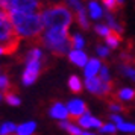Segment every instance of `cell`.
<instances>
[{"label":"cell","mask_w":135,"mask_h":135,"mask_svg":"<svg viewBox=\"0 0 135 135\" xmlns=\"http://www.w3.org/2000/svg\"><path fill=\"white\" fill-rule=\"evenodd\" d=\"M85 85H86V88H88V91H91L93 94L102 96V80H100V78H90V79H85Z\"/></svg>","instance_id":"9"},{"label":"cell","mask_w":135,"mask_h":135,"mask_svg":"<svg viewBox=\"0 0 135 135\" xmlns=\"http://www.w3.org/2000/svg\"><path fill=\"white\" fill-rule=\"evenodd\" d=\"M102 134H115V126H112V124H103L102 129H99Z\"/></svg>","instance_id":"27"},{"label":"cell","mask_w":135,"mask_h":135,"mask_svg":"<svg viewBox=\"0 0 135 135\" xmlns=\"http://www.w3.org/2000/svg\"><path fill=\"white\" fill-rule=\"evenodd\" d=\"M65 2H67L71 8H73L76 12H78L79 9H82V8H84V6H82V3H80V0H65Z\"/></svg>","instance_id":"28"},{"label":"cell","mask_w":135,"mask_h":135,"mask_svg":"<svg viewBox=\"0 0 135 135\" xmlns=\"http://www.w3.org/2000/svg\"><path fill=\"white\" fill-rule=\"evenodd\" d=\"M68 59L76 64V65H79V67H84L88 64V58L84 52H80V50H71L70 53H68Z\"/></svg>","instance_id":"7"},{"label":"cell","mask_w":135,"mask_h":135,"mask_svg":"<svg viewBox=\"0 0 135 135\" xmlns=\"http://www.w3.org/2000/svg\"><path fill=\"white\" fill-rule=\"evenodd\" d=\"M32 43L41 44L56 56H64L70 52L71 46V37L68 35V27H53L47 29L40 38H37Z\"/></svg>","instance_id":"2"},{"label":"cell","mask_w":135,"mask_h":135,"mask_svg":"<svg viewBox=\"0 0 135 135\" xmlns=\"http://www.w3.org/2000/svg\"><path fill=\"white\" fill-rule=\"evenodd\" d=\"M43 25L47 29L53 27H68L73 21V15L64 5H53L41 12Z\"/></svg>","instance_id":"3"},{"label":"cell","mask_w":135,"mask_h":135,"mask_svg":"<svg viewBox=\"0 0 135 135\" xmlns=\"http://www.w3.org/2000/svg\"><path fill=\"white\" fill-rule=\"evenodd\" d=\"M100 68V61L96 59V58H91L88 64L85 65V79H90V78H96V73Z\"/></svg>","instance_id":"10"},{"label":"cell","mask_w":135,"mask_h":135,"mask_svg":"<svg viewBox=\"0 0 135 135\" xmlns=\"http://www.w3.org/2000/svg\"><path fill=\"white\" fill-rule=\"evenodd\" d=\"M76 20H78V25L82 27V29H88V18H86V12H85V8L79 9L76 12Z\"/></svg>","instance_id":"18"},{"label":"cell","mask_w":135,"mask_h":135,"mask_svg":"<svg viewBox=\"0 0 135 135\" xmlns=\"http://www.w3.org/2000/svg\"><path fill=\"white\" fill-rule=\"evenodd\" d=\"M105 41H106V44H108L109 47L115 49V47H118V44L123 41L122 33H120V32H117V31H111L109 33H108V37L105 38Z\"/></svg>","instance_id":"12"},{"label":"cell","mask_w":135,"mask_h":135,"mask_svg":"<svg viewBox=\"0 0 135 135\" xmlns=\"http://www.w3.org/2000/svg\"><path fill=\"white\" fill-rule=\"evenodd\" d=\"M117 128L120 129L122 132H135V124H132V123H122Z\"/></svg>","instance_id":"23"},{"label":"cell","mask_w":135,"mask_h":135,"mask_svg":"<svg viewBox=\"0 0 135 135\" xmlns=\"http://www.w3.org/2000/svg\"><path fill=\"white\" fill-rule=\"evenodd\" d=\"M68 86H70V90H71L73 93H80L82 91V84H80L79 78L74 76V74L70 76V79H68Z\"/></svg>","instance_id":"19"},{"label":"cell","mask_w":135,"mask_h":135,"mask_svg":"<svg viewBox=\"0 0 135 135\" xmlns=\"http://www.w3.org/2000/svg\"><path fill=\"white\" fill-rule=\"evenodd\" d=\"M17 126L14 124V123H11V122H8V123H5L2 128H0V135H9V134H14V132H17Z\"/></svg>","instance_id":"21"},{"label":"cell","mask_w":135,"mask_h":135,"mask_svg":"<svg viewBox=\"0 0 135 135\" xmlns=\"http://www.w3.org/2000/svg\"><path fill=\"white\" fill-rule=\"evenodd\" d=\"M67 109L70 111V120L71 122H79L80 117L88 115V106L85 105L84 100H78V99H73L70 100L67 105Z\"/></svg>","instance_id":"5"},{"label":"cell","mask_w":135,"mask_h":135,"mask_svg":"<svg viewBox=\"0 0 135 135\" xmlns=\"http://www.w3.org/2000/svg\"><path fill=\"white\" fill-rule=\"evenodd\" d=\"M84 38L80 37L79 33H76V35H73L71 37V46L74 47V50H79V49H82L84 47Z\"/></svg>","instance_id":"22"},{"label":"cell","mask_w":135,"mask_h":135,"mask_svg":"<svg viewBox=\"0 0 135 135\" xmlns=\"http://www.w3.org/2000/svg\"><path fill=\"white\" fill-rule=\"evenodd\" d=\"M11 9L25 14H35L33 11H43L44 3L40 0H11Z\"/></svg>","instance_id":"4"},{"label":"cell","mask_w":135,"mask_h":135,"mask_svg":"<svg viewBox=\"0 0 135 135\" xmlns=\"http://www.w3.org/2000/svg\"><path fill=\"white\" fill-rule=\"evenodd\" d=\"M111 120H112V122H115L117 126H118V124H122V123H124V122L122 120V117H120V115H115V114H114V115H111Z\"/></svg>","instance_id":"31"},{"label":"cell","mask_w":135,"mask_h":135,"mask_svg":"<svg viewBox=\"0 0 135 135\" xmlns=\"http://www.w3.org/2000/svg\"><path fill=\"white\" fill-rule=\"evenodd\" d=\"M94 29H96V32H97L99 35H102V37H105V38L108 37V33L111 32L109 27H106V26H103V25H97Z\"/></svg>","instance_id":"25"},{"label":"cell","mask_w":135,"mask_h":135,"mask_svg":"<svg viewBox=\"0 0 135 135\" xmlns=\"http://www.w3.org/2000/svg\"><path fill=\"white\" fill-rule=\"evenodd\" d=\"M97 53L102 58H106V56L109 55V50L106 49V47H103V46H97Z\"/></svg>","instance_id":"30"},{"label":"cell","mask_w":135,"mask_h":135,"mask_svg":"<svg viewBox=\"0 0 135 135\" xmlns=\"http://www.w3.org/2000/svg\"><path fill=\"white\" fill-rule=\"evenodd\" d=\"M109 109L117 111V112H126L128 111L124 106H122V105H118V103H114V102H109Z\"/></svg>","instance_id":"29"},{"label":"cell","mask_w":135,"mask_h":135,"mask_svg":"<svg viewBox=\"0 0 135 135\" xmlns=\"http://www.w3.org/2000/svg\"><path fill=\"white\" fill-rule=\"evenodd\" d=\"M3 97H5V100H6V102L11 105V106H18V105L21 103L20 97L17 96V94H15V90H9V91H5V93H3Z\"/></svg>","instance_id":"15"},{"label":"cell","mask_w":135,"mask_h":135,"mask_svg":"<svg viewBox=\"0 0 135 135\" xmlns=\"http://www.w3.org/2000/svg\"><path fill=\"white\" fill-rule=\"evenodd\" d=\"M135 91L132 88H122L118 93H115V100H134Z\"/></svg>","instance_id":"13"},{"label":"cell","mask_w":135,"mask_h":135,"mask_svg":"<svg viewBox=\"0 0 135 135\" xmlns=\"http://www.w3.org/2000/svg\"><path fill=\"white\" fill-rule=\"evenodd\" d=\"M9 15H11V21H12L14 27L17 29V32L20 33V37H27L32 38V41H35L37 38L43 35L44 25L41 14H25L15 11V9H11Z\"/></svg>","instance_id":"1"},{"label":"cell","mask_w":135,"mask_h":135,"mask_svg":"<svg viewBox=\"0 0 135 135\" xmlns=\"http://www.w3.org/2000/svg\"><path fill=\"white\" fill-rule=\"evenodd\" d=\"M78 123H79L82 128H97V129H102V126H103V123L100 122L99 118H94V117H91L90 114H88V115L80 117Z\"/></svg>","instance_id":"8"},{"label":"cell","mask_w":135,"mask_h":135,"mask_svg":"<svg viewBox=\"0 0 135 135\" xmlns=\"http://www.w3.org/2000/svg\"><path fill=\"white\" fill-rule=\"evenodd\" d=\"M40 70H41V61L27 62V67H26L25 73H23V84L25 85H32L37 80L38 74H40Z\"/></svg>","instance_id":"6"},{"label":"cell","mask_w":135,"mask_h":135,"mask_svg":"<svg viewBox=\"0 0 135 135\" xmlns=\"http://www.w3.org/2000/svg\"><path fill=\"white\" fill-rule=\"evenodd\" d=\"M35 122H27L20 124L18 129H17V135H33V131H35Z\"/></svg>","instance_id":"14"},{"label":"cell","mask_w":135,"mask_h":135,"mask_svg":"<svg viewBox=\"0 0 135 135\" xmlns=\"http://www.w3.org/2000/svg\"><path fill=\"white\" fill-rule=\"evenodd\" d=\"M122 71L126 74L128 78H131V79L135 80V68H134V67H131V65H123V67H122Z\"/></svg>","instance_id":"24"},{"label":"cell","mask_w":135,"mask_h":135,"mask_svg":"<svg viewBox=\"0 0 135 135\" xmlns=\"http://www.w3.org/2000/svg\"><path fill=\"white\" fill-rule=\"evenodd\" d=\"M0 100H2V94H0Z\"/></svg>","instance_id":"34"},{"label":"cell","mask_w":135,"mask_h":135,"mask_svg":"<svg viewBox=\"0 0 135 135\" xmlns=\"http://www.w3.org/2000/svg\"><path fill=\"white\" fill-rule=\"evenodd\" d=\"M117 2H118V3H120V5L123 6V2H124V0H117Z\"/></svg>","instance_id":"33"},{"label":"cell","mask_w":135,"mask_h":135,"mask_svg":"<svg viewBox=\"0 0 135 135\" xmlns=\"http://www.w3.org/2000/svg\"><path fill=\"white\" fill-rule=\"evenodd\" d=\"M26 62H31V61H41V59H44L43 58V52H41V49H38V47H35V49H32L31 52H27L26 53Z\"/></svg>","instance_id":"17"},{"label":"cell","mask_w":135,"mask_h":135,"mask_svg":"<svg viewBox=\"0 0 135 135\" xmlns=\"http://www.w3.org/2000/svg\"><path fill=\"white\" fill-rule=\"evenodd\" d=\"M82 135H96V134H90V132H84Z\"/></svg>","instance_id":"32"},{"label":"cell","mask_w":135,"mask_h":135,"mask_svg":"<svg viewBox=\"0 0 135 135\" xmlns=\"http://www.w3.org/2000/svg\"><path fill=\"white\" fill-rule=\"evenodd\" d=\"M100 80H103V82H109V73H108V67L106 65H102L100 68Z\"/></svg>","instance_id":"26"},{"label":"cell","mask_w":135,"mask_h":135,"mask_svg":"<svg viewBox=\"0 0 135 135\" xmlns=\"http://www.w3.org/2000/svg\"><path fill=\"white\" fill-rule=\"evenodd\" d=\"M88 9H90V14H91L93 18H100V17H102V9H100V6H99L94 0H91V2H90Z\"/></svg>","instance_id":"20"},{"label":"cell","mask_w":135,"mask_h":135,"mask_svg":"<svg viewBox=\"0 0 135 135\" xmlns=\"http://www.w3.org/2000/svg\"><path fill=\"white\" fill-rule=\"evenodd\" d=\"M67 108L64 106L62 103H59V102H56L52 108H50V115L53 117V118H61V120H64L65 117L68 115V112H67Z\"/></svg>","instance_id":"11"},{"label":"cell","mask_w":135,"mask_h":135,"mask_svg":"<svg viewBox=\"0 0 135 135\" xmlns=\"http://www.w3.org/2000/svg\"><path fill=\"white\" fill-rule=\"evenodd\" d=\"M58 126L62 129H65L70 135H82L84 132L80 131L78 126H74V124H71V123H67V122H61V123H58Z\"/></svg>","instance_id":"16"}]
</instances>
